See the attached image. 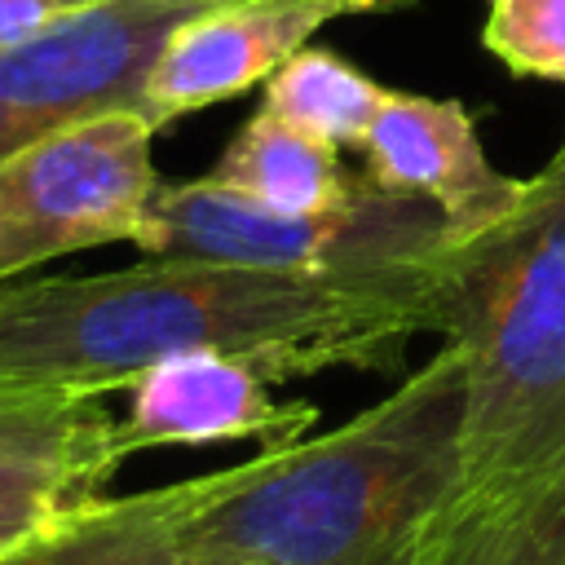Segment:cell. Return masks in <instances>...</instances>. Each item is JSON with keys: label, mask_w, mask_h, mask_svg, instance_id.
Instances as JSON below:
<instances>
[{"label": "cell", "mask_w": 565, "mask_h": 565, "mask_svg": "<svg viewBox=\"0 0 565 565\" xmlns=\"http://www.w3.org/2000/svg\"><path fill=\"white\" fill-rule=\"evenodd\" d=\"M433 282L437 265L296 274L207 260L0 282V375L110 393L190 349L234 353L274 384L335 366L397 371L437 322Z\"/></svg>", "instance_id": "obj_1"}, {"label": "cell", "mask_w": 565, "mask_h": 565, "mask_svg": "<svg viewBox=\"0 0 565 565\" xmlns=\"http://www.w3.org/2000/svg\"><path fill=\"white\" fill-rule=\"evenodd\" d=\"M463 477V358L455 344L349 424L203 472L185 552L247 565H419Z\"/></svg>", "instance_id": "obj_2"}, {"label": "cell", "mask_w": 565, "mask_h": 565, "mask_svg": "<svg viewBox=\"0 0 565 565\" xmlns=\"http://www.w3.org/2000/svg\"><path fill=\"white\" fill-rule=\"evenodd\" d=\"M433 331L463 358V477L481 490L565 450V141L490 230L450 243Z\"/></svg>", "instance_id": "obj_3"}, {"label": "cell", "mask_w": 565, "mask_h": 565, "mask_svg": "<svg viewBox=\"0 0 565 565\" xmlns=\"http://www.w3.org/2000/svg\"><path fill=\"white\" fill-rule=\"evenodd\" d=\"M450 247L433 203L353 177L349 194L318 212H269L212 177L159 181L137 252L146 260H207L296 274L424 269Z\"/></svg>", "instance_id": "obj_4"}, {"label": "cell", "mask_w": 565, "mask_h": 565, "mask_svg": "<svg viewBox=\"0 0 565 565\" xmlns=\"http://www.w3.org/2000/svg\"><path fill=\"white\" fill-rule=\"evenodd\" d=\"M154 132L146 115L115 110L0 159V282L84 247L137 243L159 190Z\"/></svg>", "instance_id": "obj_5"}, {"label": "cell", "mask_w": 565, "mask_h": 565, "mask_svg": "<svg viewBox=\"0 0 565 565\" xmlns=\"http://www.w3.org/2000/svg\"><path fill=\"white\" fill-rule=\"evenodd\" d=\"M216 0H106L0 53V159L115 110L141 115L146 75L177 22Z\"/></svg>", "instance_id": "obj_6"}, {"label": "cell", "mask_w": 565, "mask_h": 565, "mask_svg": "<svg viewBox=\"0 0 565 565\" xmlns=\"http://www.w3.org/2000/svg\"><path fill=\"white\" fill-rule=\"evenodd\" d=\"M380 13L371 0H216L177 22L146 75L141 115L163 128L260 88L322 26Z\"/></svg>", "instance_id": "obj_7"}, {"label": "cell", "mask_w": 565, "mask_h": 565, "mask_svg": "<svg viewBox=\"0 0 565 565\" xmlns=\"http://www.w3.org/2000/svg\"><path fill=\"white\" fill-rule=\"evenodd\" d=\"M358 150L366 163L362 177L393 194L433 203L450 243L503 221L525 190L521 177H508L486 159L477 124L455 97L388 88Z\"/></svg>", "instance_id": "obj_8"}, {"label": "cell", "mask_w": 565, "mask_h": 565, "mask_svg": "<svg viewBox=\"0 0 565 565\" xmlns=\"http://www.w3.org/2000/svg\"><path fill=\"white\" fill-rule=\"evenodd\" d=\"M128 459L93 388L0 375V512L49 521L106 494Z\"/></svg>", "instance_id": "obj_9"}, {"label": "cell", "mask_w": 565, "mask_h": 565, "mask_svg": "<svg viewBox=\"0 0 565 565\" xmlns=\"http://www.w3.org/2000/svg\"><path fill=\"white\" fill-rule=\"evenodd\" d=\"M269 388L274 380L234 353H172L128 384L119 441L128 455L154 446H221L247 437H265L269 450L291 446L318 419V406L278 402Z\"/></svg>", "instance_id": "obj_10"}, {"label": "cell", "mask_w": 565, "mask_h": 565, "mask_svg": "<svg viewBox=\"0 0 565 565\" xmlns=\"http://www.w3.org/2000/svg\"><path fill=\"white\" fill-rule=\"evenodd\" d=\"M203 477L137 494H102L0 547V565H181V516Z\"/></svg>", "instance_id": "obj_11"}, {"label": "cell", "mask_w": 565, "mask_h": 565, "mask_svg": "<svg viewBox=\"0 0 565 565\" xmlns=\"http://www.w3.org/2000/svg\"><path fill=\"white\" fill-rule=\"evenodd\" d=\"M207 177L269 212H318L340 203L353 185V177L340 172V150L331 141L291 128L265 106L234 132Z\"/></svg>", "instance_id": "obj_12"}, {"label": "cell", "mask_w": 565, "mask_h": 565, "mask_svg": "<svg viewBox=\"0 0 565 565\" xmlns=\"http://www.w3.org/2000/svg\"><path fill=\"white\" fill-rule=\"evenodd\" d=\"M384 93L388 88L380 79H371L340 53L305 44L260 84V106L287 119L291 128L331 141L340 150V146H362Z\"/></svg>", "instance_id": "obj_13"}, {"label": "cell", "mask_w": 565, "mask_h": 565, "mask_svg": "<svg viewBox=\"0 0 565 565\" xmlns=\"http://www.w3.org/2000/svg\"><path fill=\"white\" fill-rule=\"evenodd\" d=\"M481 44L512 75L565 84V0H486Z\"/></svg>", "instance_id": "obj_14"}, {"label": "cell", "mask_w": 565, "mask_h": 565, "mask_svg": "<svg viewBox=\"0 0 565 565\" xmlns=\"http://www.w3.org/2000/svg\"><path fill=\"white\" fill-rule=\"evenodd\" d=\"M53 18H62L49 0H0V53L26 44L31 35H40Z\"/></svg>", "instance_id": "obj_15"}, {"label": "cell", "mask_w": 565, "mask_h": 565, "mask_svg": "<svg viewBox=\"0 0 565 565\" xmlns=\"http://www.w3.org/2000/svg\"><path fill=\"white\" fill-rule=\"evenodd\" d=\"M49 521H53V516H49ZM35 525H44V521H31V516H4V512H0V547L13 543V539H22V534L35 530Z\"/></svg>", "instance_id": "obj_16"}, {"label": "cell", "mask_w": 565, "mask_h": 565, "mask_svg": "<svg viewBox=\"0 0 565 565\" xmlns=\"http://www.w3.org/2000/svg\"><path fill=\"white\" fill-rule=\"evenodd\" d=\"M181 565H247V561H238L230 552H185Z\"/></svg>", "instance_id": "obj_17"}, {"label": "cell", "mask_w": 565, "mask_h": 565, "mask_svg": "<svg viewBox=\"0 0 565 565\" xmlns=\"http://www.w3.org/2000/svg\"><path fill=\"white\" fill-rule=\"evenodd\" d=\"M57 13H75V9H93V4H106V0H49Z\"/></svg>", "instance_id": "obj_18"}, {"label": "cell", "mask_w": 565, "mask_h": 565, "mask_svg": "<svg viewBox=\"0 0 565 565\" xmlns=\"http://www.w3.org/2000/svg\"><path fill=\"white\" fill-rule=\"evenodd\" d=\"M380 13H397V9H411V4H419V0H371Z\"/></svg>", "instance_id": "obj_19"}]
</instances>
